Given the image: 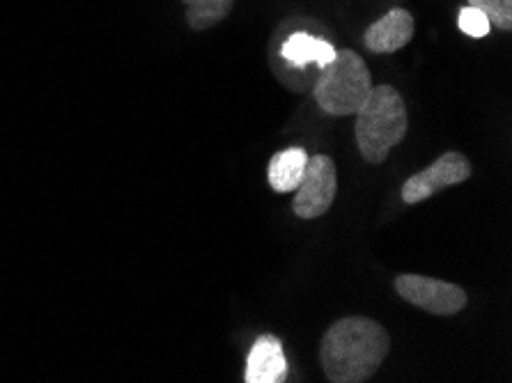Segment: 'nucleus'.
Returning <instances> with one entry per match:
<instances>
[{"label": "nucleus", "instance_id": "nucleus-1", "mask_svg": "<svg viewBox=\"0 0 512 383\" xmlns=\"http://www.w3.org/2000/svg\"><path fill=\"white\" fill-rule=\"evenodd\" d=\"M391 351L386 328L370 317H343L320 342L322 372L331 383H363L377 374Z\"/></svg>", "mask_w": 512, "mask_h": 383}, {"label": "nucleus", "instance_id": "nucleus-2", "mask_svg": "<svg viewBox=\"0 0 512 383\" xmlns=\"http://www.w3.org/2000/svg\"><path fill=\"white\" fill-rule=\"evenodd\" d=\"M354 117L356 145L363 159L372 166L384 163L393 147L407 138V104L393 85H372L368 99Z\"/></svg>", "mask_w": 512, "mask_h": 383}, {"label": "nucleus", "instance_id": "nucleus-3", "mask_svg": "<svg viewBox=\"0 0 512 383\" xmlns=\"http://www.w3.org/2000/svg\"><path fill=\"white\" fill-rule=\"evenodd\" d=\"M372 90V74L359 53L352 49L336 51L329 65L322 67L313 97L324 113L352 117L363 106Z\"/></svg>", "mask_w": 512, "mask_h": 383}, {"label": "nucleus", "instance_id": "nucleus-4", "mask_svg": "<svg viewBox=\"0 0 512 383\" xmlns=\"http://www.w3.org/2000/svg\"><path fill=\"white\" fill-rule=\"evenodd\" d=\"M393 287L409 306L421 308L437 317L460 315L469 303V296L460 285L430 276H418V273H402L393 280Z\"/></svg>", "mask_w": 512, "mask_h": 383}, {"label": "nucleus", "instance_id": "nucleus-5", "mask_svg": "<svg viewBox=\"0 0 512 383\" xmlns=\"http://www.w3.org/2000/svg\"><path fill=\"white\" fill-rule=\"evenodd\" d=\"M338 193L336 163L327 154L308 156L304 177L294 189L292 211L304 221H315L333 207Z\"/></svg>", "mask_w": 512, "mask_h": 383}, {"label": "nucleus", "instance_id": "nucleus-6", "mask_svg": "<svg viewBox=\"0 0 512 383\" xmlns=\"http://www.w3.org/2000/svg\"><path fill=\"white\" fill-rule=\"evenodd\" d=\"M471 161L462 152H446L421 173L411 175L402 184V200L405 205H418L430 200L434 193L451 189V186L464 184L471 177Z\"/></svg>", "mask_w": 512, "mask_h": 383}, {"label": "nucleus", "instance_id": "nucleus-7", "mask_svg": "<svg viewBox=\"0 0 512 383\" xmlns=\"http://www.w3.org/2000/svg\"><path fill=\"white\" fill-rule=\"evenodd\" d=\"M414 39V17L407 10H389L382 19H377L363 35L372 53H395Z\"/></svg>", "mask_w": 512, "mask_h": 383}, {"label": "nucleus", "instance_id": "nucleus-8", "mask_svg": "<svg viewBox=\"0 0 512 383\" xmlns=\"http://www.w3.org/2000/svg\"><path fill=\"white\" fill-rule=\"evenodd\" d=\"M287 377V361L281 340L274 335H262L248 354L246 383H281Z\"/></svg>", "mask_w": 512, "mask_h": 383}, {"label": "nucleus", "instance_id": "nucleus-9", "mask_svg": "<svg viewBox=\"0 0 512 383\" xmlns=\"http://www.w3.org/2000/svg\"><path fill=\"white\" fill-rule=\"evenodd\" d=\"M281 56L285 62H290L294 67H306L310 62L324 67L336 58V49H333V44H329L327 39L322 37H313L308 33H294L283 42Z\"/></svg>", "mask_w": 512, "mask_h": 383}, {"label": "nucleus", "instance_id": "nucleus-10", "mask_svg": "<svg viewBox=\"0 0 512 383\" xmlns=\"http://www.w3.org/2000/svg\"><path fill=\"white\" fill-rule=\"evenodd\" d=\"M308 163V152L304 147H287L276 152L269 161V184L276 193H294L304 177Z\"/></svg>", "mask_w": 512, "mask_h": 383}, {"label": "nucleus", "instance_id": "nucleus-11", "mask_svg": "<svg viewBox=\"0 0 512 383\" xmlns=\"http://www.w3.org/2000/svg\"><path fill=\"white\" fill-rule=\"evenodd\" d=\"M186 5V23L196 33L214 28L232 12L235 0H182Z\"/></svg>", "mask_w": 512, "mask_h": 383}, {"label": "nucleus", "instance_id": "nucleus-12", "mask_svg": "<svg viewBox=\"0 0 512 383\" xmlns=\"http://www.w3.org/2000/svg\"><path fill=\"white\" fill-rule=\"evenodd\" d=\"M467 5L483 12L490 26L506 33L512 30V0H467Z\"/></svg>", "mask_w": 512, "mask_h": 383}, {"label": "nucleus", "instance_id": "nucleus-13", "mask_svg": "<svg viewBox=\"0 0 512 383\" xmlns=\"http://www.w3.org/2000/svg\"><path fill=\"white\" fill-rule=\"evenodd\" d=\"M457 23H460V30L464 35L469 37H487L490 35V21H487V17L480 10H476V7H462L460 10V19H457Z\"/></svg>", "mask_w": 512, "mask_h": 383}]
</instances>
